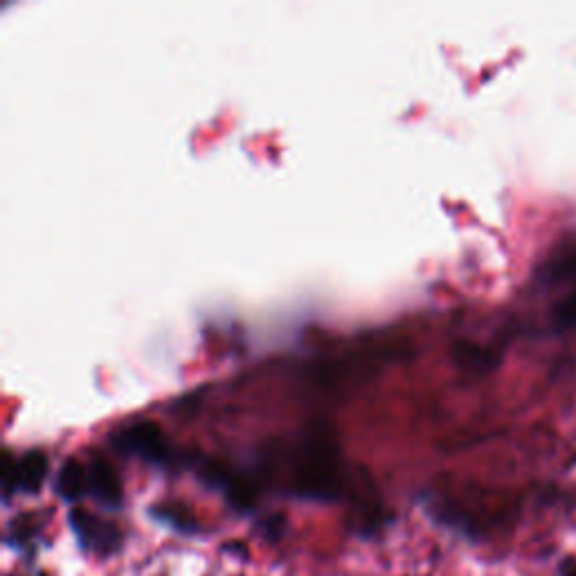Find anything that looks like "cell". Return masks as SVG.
<instances>
[{
    "instance_id": "obj_2",
    "label": "cell",
    "mask_w": 576,
    "mask_h": 576,
    "mask_svg": "<svg viewBox=\"0 0 576 576\" xmlns=\"http://www.w3.org/2000/svg\"><path fill=\"white\" fill-rule=\"evenodd\" d=\"M115 444L120 446L124 453L138 455L153 464H169L171 462V448L165 437V432L153 421H140L133 423L126 430L117 435Z\"/></svg>"
},
{
    "instance_id": "obj_10",
    "label": "cell",
    "mask_w": 576,
    "mask_h": 576,
    "mask_svg": "<svg viewBox=\"0 0 576 576\" xmlns=\"http://www.w3.org/2000/svg\"><path fill=\"white\" fill-rule=\"evenodd\" d=\"M552 320H554L556 327H561V329L576 327V291H572L570 295H565L563 300L556 304V309L552 313Z\"/></svg>"
},
{
    "instance_id": "obj_4",
    "label": "cell",
    "mask_w": 576,
    "mask_h": 576,
    "mask_svg": "<svg viewBox=\"0 0 576 576\" xmlns=\"http://www.w3.org/2000/svg\"><path fill=\"white\" fill-rule=\"evenodd\" d=\"M88 491L104 507L117 509L124 500L122 482L115 468L104 457H95L88 464Z\"/></svg>"
},
{
    "instance_id": "obj_13",
    "label": "cell",
    "mask_w": 576,
    "mask_h": 576,
    "mask_svg": "<svg viewBox=\"0 0 576 576\" xmlns=\"http://www.w3.org/2000/svg\"><path fill=\"white\" fill-rule=\"evenodd\" d=\"M561 576H576V561H574V558H570V561L563 563Z\"/></svg>"
},
{
    "instance_id": "obj_6",
    "label": "cell",
    "mask_w": 576,
    "mask_h": 576,
    "mask_svg": "<svg viewBox=\"0 0 576 576\" xmlns=\"http://www.w3.org/2000/svg\"><path fill=\"white\" fill-rule=\"evenodd\" d=\"M54 489H57L59 498L66 502L79 500L88 489V468H84V464L77 462V459H66L59 468L57 480H54Z\"/></svg>"
},
{
    "instance_id": "obj_9",
    "label": "cell",
    "mask_w": 576,
    "mask_h": 576,
    "mask_svg": "<svg viewBox=\"0 0 576 576\" xmlns=\"http://www.w3.org/2000/svg\"><path fill=\"white\" fill-rule=\"evenodd\" d=\"M160 520H165L167 525H171L174 529L180 531H192L196 527L194 518L189 516V511H185L183 507H160L153 511Z\"/></svg>"
},
{
    "instance_id": "obj_12",
    "label": "cell",
    "mask_w": 576,
    "mask_h": 576,
    "mask_svg": "<svg viewBox=\"0 0 576 576\" xmlns=\"http://www.w3.org/2000/svg\"><path fill=\"white\" fill-rule=\"evenodd\" d=\"M282 531H284V518L282 516L266 520V536L268 538H277L279 534H282Z\"/></svg>"
},
{
    "instance_id": "obj_3",
    "label": "cell",
    "mask_w": 576,
    "mask_h": 576,
    "mask_svg": "<svg viewBox=\"0 0 576 576\" xmlns=\"http://www.w3.org/2000/svg\"><path fill=\"white\" fill-rule=\"evenodd\" d=\"M70 527L75 531L79 543L95 554H113L122 543V536L113 522L90 516L86 511L70 513Z\"/></svg>"
},
{
    "instance_id": "obj_7",
    "label": "cell",
    "mask_w": 576,
    "mask_h": 576,
    "mask_svg": "<svg viewBox=\"0 0 576 576\" xmlns=\"http://www.w3.org/2000/svg\"><path fill=\"white\" fill-rule=\"evenodd\" d=\"M455 360L459 367L468 369V372H484V369H491L495 363V356L489 354V351L471 345V342H459L455 345Z\"/></svg>"
},
{
    "instance_id": "obj_1",
    "label": "cell",
    "mask_w": 576,
    "mask_h": 576,
    "mask_svg": "<svg viewBox=\"0 0 576 576\" xmlns=\"http://www.w3.org/2000/svg\"><path fill=\"white\" fill-rule=\"evenodd\" d=\"M293 489L302 498L336 500L342 489L338 471V444L329 432L318 430L306 441L295 464Z\"/></svg>"
},
{
    "instance_id": "obj_5",
    "label": "cell",
    "mask_w": 576,
    "mask_h": 576,
    "mask_svg": "<svg viewBox=\"0 0 576 576\" xmlns=\"http://www.w3.org/2000/svg\"><path fill=\"white\" fill-rule=\"evenodd\" d=\"M48 475V457L41 450H30L16 464V489L23 493H39Z\"/></svg>"
},
{
    "instance_id": "obj_11",
    "label": "cell",
    "mask_w": 576,
    "mask_h": 576,
    "mask_svg": "<svg viewBox=\"0 0 576 576\" xmlns=\"http://www.w3.org/2000/svg\"><path fill=\"white\" fill-rule=\"evenodd\" d=\"M16 464H18V459H14L12 453H7V450H5V455H3V471H0V477H3L5 498H9V495H12V491H18V489H16Z\"/></svg>"
},
{
    "instance_id": "obj_8",
    "label": "cell",
    "mask_w": 576,
    "mask_h": 576,
    "mask_svg": "<svg viewBox=\"0 0 576 576\" xmlns=\"http://www.w3.org/2000/svg\"><path fill=\"white\" fill-rule=\"evenodd\" d=\"M223 491L228 493V500H230L232 507L239 509V511L252 509V504H255V500H257L255 484L246 480V477L232 475V480L228 482V486H225Z\"/></svg>"
}]
</instances>
